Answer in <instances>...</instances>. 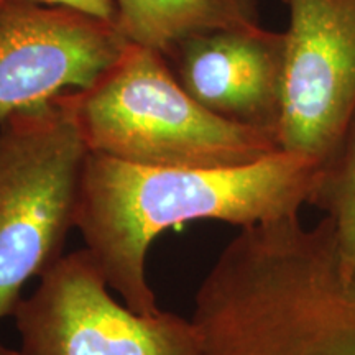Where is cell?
<instances>
[{
    "label": "cell",
    "instance_id": "obj_11",
    "mask_svg": "<svg viewBox=\"0 0 355 355\" xmlns=\"http://www.w3.org/2000/svg\"><path fill=\"white\" fill-rule=\"evenodd\" d=\"M7 2H26L37 3V6L68 8V10L83 13L92 19L117 25L119 10L115 0H0V6Z\"/></svg>",
    "mask_w": 355,
    "mask_h": 355
},
{
    "label": "cell",
    "instance_id": "obj_8",
    "mask_svg": "<svg viewBox=\"0 0 355 355\" xmlns=\"http://www.w3.org/2000/svg\"><path fill=\"white\" fill-rule=\"evenodd\" d=\"M285 42V33L261 25L216 30L184 40L166 61L178 83L202 107L225 121L277 135Z\"/></svg>",
    "mask_w": 355,
    "mask_h": 355
},
{
    "label": "cell",
    "instance_id": "obj_6",
    "mask_svg": "<svg viewBox=\"0 0 355 355\" xmlns=\"http://www.w3.org/2000/svg\"><path fill=\"white\" fill-rule=\"evenodd\" d=\"M282 2L290 25L278 146L324 166L355 115V0Z\"/></svg>",
    "mask_w": 355,
    "mask_h": 355
},
{
    "label": "cell",
    "instance_id": "obj_2",
    "mask_svg": "<svg viewBox=\"0 0 355 355\" xmlns=\"http://www.w3.org/2000/svg\"><path fill=\"white\" fill-rule=\"evenodd\" d=\"M202 355H355V265L327 217L239 230L194 295Z\"/></svg>",
    "mask_w": 355,
    "mask_h": 355
},
{
    "label": "cell",
    "instance_id": "obj_4",
    "mask_svg": "<svg viewBox=\"0 0 355 355\" xmlns=\"http://www.w3.org/2000/svg\"><path fill=\"white\" fill-rule=\"evenodd\" d=\"M87 155L61 96L0 122V321L64 257Z\"/></svg>",
    "mask_w": 355,
    "mask_h": 355
},
{
    "label": "cell",
    "instance_id": "obj_7",
    "mask_svg": "<svg viewBox=\"0 0 355 355\" xmlns=\"http://www.w3.org/2000/svg\"><path fill=\"white\" fill-rule=\"evenodd\" d=\"M128 43L117 25L61 7L0 6V122L96 84Z\"/></svg>",
    "mask_w": 355,
    "mask_h": 355
},
{
    "label": "cell",
    "instance_id": "obj_1",
    "mask_svg": "<svg viewBox=\"0 0 355 355\" xmlns=\"http://www.w3.org/2000/svg\"><path fill=\"white\" fill-rule=\"evenodd\" d=\"M322 165L279 152L237 166H146L89 153L76 229L110 290L137 314H157L146 255L165 230L219 220L245 229L298 216L311 202Z\"/></svg>",
    "mask_w": 355,
    "mask_h": 355
},
{
    "label": "cell",
    "instance_id": "obj_3",
    "mask_svg": "<svg viewBox=\"0 0 355 355\" xmlns=\"http://www.w3.org/2000/svg\"><path fill=\"white\" fill-rule=\"evenodd\" d=\"M89 153L146 166L222 168L279 152L277 135L202 107L166 58L128 44L89 89L63 94Z\"/></svg>",
    "mask_w": 355,
    "mask_h": 355
},
{
    "label": "cell",
    "instance_id": "obj_10",
    "mask_svg": "<svg viewBox=\"0 0 355 355\" xmlns=\"http://www.w3.org/2000/svg\"><path fill=\"white\" fill-rule=\"evenodd\" d=\"M309 204L326 212L337 247L355 265V115Z\"/></svg>",
    "mask_w": 355,
    "mask_h": 355
},
{
    "label": "cell",
    "instance_id": "obj_12",
    "mask_svg": "<svg viewBox=\"0 0 355 355\" xmlns=\"http://www.w3.org/2000/svg\"><path fill=\"white\" fill-rule=\"evenodd\" d=\"M0 355H21V352H20V350L6 347V345L0 343Z\"/></svg>",
    "mask_w": 355,
    "mask_h": 355
},
{
    "label": "cell",
    "instance_id": "obj_5",
    "mask_svg": "<svg viewBox=\"0 0 355 355\" xmlns=\"http://www.w3.org/2000/svg\"><path fill=\"white\" fill-rule=\"evenodd\" d=\"M13 319L21 355H202L191 318L163 309L145 316L114 300L87 248L43 273Z\"/></svg>",
    "mask_w": 355,
    "mask_h": 355
},
{
    "label": "cell",
    "instance_id": "obj_9",
    "mask_svg": "<svg viewBox=\"0 0 355 355\" xmlns=\"http://www.w3.org/2000/svg\"><path fill=\"white\" fill-rule=\"evenodd\" d=\"M117 28L128 43L168 56L184 40L260 26L259 0H115Z\"/></svg>",
    "mask_w": 355,
    "mask_h": 355
}]
</instances>
